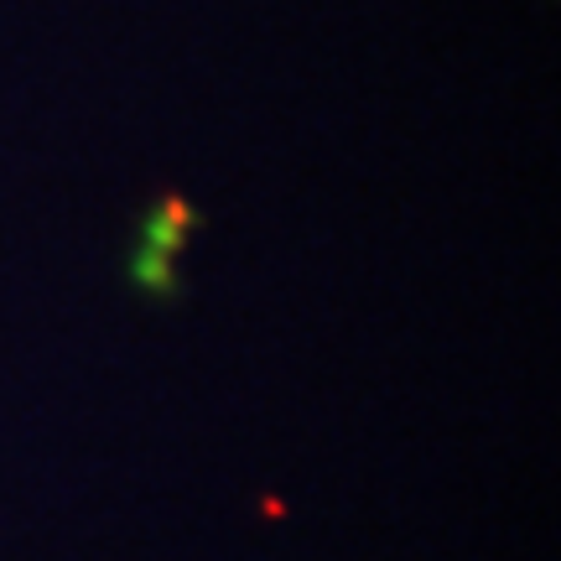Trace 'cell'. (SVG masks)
Here are the masks:
<instances>
[{
    "instance_id": "1",
    "label": "cell",
    "mask_w": 561,
    "mask_h": 561,
    "mask_svg": "<svg viewBox=\"0 0 561 561\" xmlns=\"http://www.w3.org/2000/svg\"><path fill=\"white\" fill-rule=\"evenodd\" d=\"M187 229H193V208H187V198H161L157 214H151V224H146V244H140V255L130 261V276L146 286V291H172L178 286V276H172V255L182 250V240H187Z\"/></svg>"
}]
</instances>
